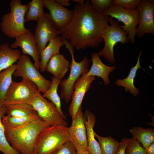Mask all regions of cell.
Masks as SVG:
<instances>
[{
    "label": "cell",
    "mask_w": 154,
    "mask_h": 154,
    "mask_svg": "<svg viewBox=\"0 0 154 154\" xmlns=\"http://www.w3.org/2000/svg\"><path fill=\"white\" fill-rule=\"evenodd\" d=\"M12 48L20 47L23 54H28L32 57L36 68L39 69L40 56L35 41L34 34L30 30L28 32L15 38V40L10 45Z\"/></svg>",
    "instance_id": "obj_16"
},
{
    "label": "cell",
    "mask_w": 154,
    "mask_h": 154,
    "mask_svg": "<svg viewBox=\"0 0 154 154\" xmlns=\"http://www.w3.org/2000/svg\"><path fill=\"white\" fill-rule=\"evenodd\" d=\"M1 34L0 33V46L1 45Z\"/></svg>",
    "instance_id": "obj_40"
},
{
    "label": "cell",
    "mask_w": 154,
    "mask_h": 154,
    "mask_svg": "<svg viewBox=\"0 0 154 154\" xmlns=\"http://www.w3.org/2000/svg\"><path fill=\"white\" fill-rule=\"evenodd\" d=\"M140 0H114L113 5H118L128 9H136Z\"/></svg>",
    "instance_id": "obj_34"
},
{
    "label": "cell",
    "mask_w": 154,
    "mask_h": 154,
    "mask_svg": "<svg viewBox=\"0 0 154 154\" xmlns=\"http://www.w3.org/2000/svg\"><path fill=\"white\" fill-rule=\"evenodd\" d=\"M133 137L141 143L146 148L154 142V130L153 128L144 129L142 127H135L129 129Z\"/></svg>",
    "instance_id": "obj_23"
},
{
    "label": "cell",
    "mask_w": 154,
    "mask_h": 154,
    "mask_svg": "<svg viewBox=\"0 0 154 154\" xmlns=\"http://www.w3.org/2000/svg\"><path fill=\"white\" fill-rule=\"evenodd\" d=\"M93 9L96 12L102 13L112 5L113 0H91L90 1Z\"/></svg>",
    "instance_id": "obj_32"
},
{
    "label": "cell",
    "mask_w": 154,
    "mask_h": 154,
    "mask_svg": "<svg viewBox=\"0 0 154 154\" xmlns=\"http://www.w3.org/2000/svg\"><path fill=\"white\" fill-rule=\"evenodd\" d=\"M142 51L139 52L137 57V62L135 66L131 69L127 76L123 79H118L116 82V84L117 85L124 87L125 91H129L135 97H136L139 94V90L134 86V82L138 69L139 68L143 69L141 66L140 64V58L142 54Z\"/></svg>",
    "instance_id": "obj_22"
},
{
    "label": "cell",
    "mask_w": 154,
    "mask_h": 154,
    "mask_svg": "<svg viewBox=\"0 0 154 154\" xmlns=\"http://www.w3.org/2000/svg\"><path fill=\"white\" fill-rule=\"evenodd\" d=\"M9 6L10 11L2 17L0 27L6 36L15 38L30 31L25 26L27 5L22 4L21 0H12Z\"/></svg>",
    "instance_id": "obj_4"
},
{
    "label": "cell",
    "mask_w": 154,
    "mask_h": 154,
    "mask_svg": "<svg viewBox=\"0 0 154 154\" xmlns=\"http://www.w3.org/2000/svg\"><path fill=\"white\" fill-rule=\"evenodd\" d=\"M40 53L39 69L41 72L46 71L47 65L50 59L54 55L59 53L60 48L64 45V39L58 36L51 40Z\"/></svg>",
    "instance_id": "obj_19"
},
{
    "label": "cell",
    "mask_w": 154,
    "mask_h": 154,
    "mask_svg": "<svg viewBox=\"0 0 154 154\" xmlns=\"http://www.w3.org/2000/svg\"><path fill=\"white\" fill-rule=\"evenodd\" d=\"M131 140V138L124 137L122 138L115 154H125L126 147Z\"/></svg>",
    "instance_id": "obj_35"
},
{
    "label": "cell",
    "mask_w": 154,
    "mask_h": 154,
    "mask_svg": "<svg viewBox=\"0 0 154 154\" xmlns=\"http://www.w3.org/2000/svg\"><path fill=\"white\" fill-rule=\"evenodd\" d=\"M136 9L139 14L136 35L141 38L146 33L154 34V3L151 0H140Z\"/></svg>",
    "instance_id": "obj_12"
},
{
    "label": "cell",
    "mask_w": 154,
    "mask_h": 154,
    "mask_svg": "<svg viewBox=\"0 0 154 154\" xmlns=\"http://www.w3.org/2000/svg\"><path fill=\"white\" fill-rule=\"evenodd\" d=\"M39 117L35 111L28 115L20 117H13L7 115L4 116L2 118V121L3 124L17 128L24 126Z\"/></svg>",
    "instance_id": "obj_27"
},
{
    "label": "cell",
    "mask_w": 154,
    "mask_h": 154,
    "mask_svg": "<svg viewBox=\"0 0 154 154\" xmlns=\"http://www.w3.org/2000/svg\"><path fill=\"white\" fill-rule=\"evenodd\" d=\"M77 153L78 154H91L87 149L80 151L77 152Z\"/></svg>",
    "instance_id": "obj_38"
},
{
    "label": "cell",
    "mask_w": 154,
    "mask_h": 154,
    "mask_svg": "<svg viewBox=\"0 0 154 154\" xmlns=\"http://www.w3.org/2000/svg\"><path fill=\"white\" fill-rule=\"evenodd\" d=\"M34 36L38 50L40 54L47 43L59 35L48 13H44L37 21Z\"/></svg>",
    "instance_id": "obj_11"
},
{
    "label": "cell",
    "mask_w": 154,
    "mask_h": 154,
    "mask_svg": "<svg viewBox=\"0 0 154 154\" xmlns=\"http://www.w3.org/2000/svg\"><path fill=\"white\" fill-rule=\"evenodd\" d=\"M3 124L7 141L20 154H33L39 134L44 128L51 125L40 117L19 127Z\"/></svg>",
    "instance_id": "obj_2"
},
{
    "label": "cell",
    "mask_w": 154,
    "mask_h": 154,
    "mask_svg": "<svg viewBox=\"0 0 154 154\" xmlns=\"http://www.w3.org/2000/svg\"><path fill=\"white\" fill-rule=\"evenodd\" d=\"M44 7L48 10L51 18L57 29L64 28L71 19L73 10L61 5L54 0H43Z\"/></svg>",
    "instance_id": "obj_15"
},
{
    "label": "cell",
    "mask_w": 154,
    "mask_h": 154,
    "mask_svg": "<svg viewBox=\"0 0 154 154\" xmlns=\"http://www.w3.org/2000/svg\"><path fill=\"white\" fill-rule=\"evenodd\" d=\"M6 113V107L0 106V151L4 154H20L13 149L7 141L2 118Z\"/></svg>",
    "instance_id": "obj_28"
},
{
    "label": "cell",
    "mask_w": 154,
    "mask_h": 154,
    "mask_svg": "<svg viewBox=\"0 0 154 154\" xmlns=\"http://www.w3.org/2000/svg\"><path fill=\"white\" fill-rule=\"evenodd\" d=\"M92 64L88 72L85 75L88 76H97L101 78L104 84L107 85L110 83L109 74L116 68L113 66H109L104 64L100 59L98 53L93 52L91 54Z\"/></svg>",
    "instance_id": "obj_17"
},
{
    "label": "cell",
    "mask_w": 154,
    "mask_h": 154,
    "mask_svg": "<svg viewBox=\"0 0 154 154\" xmlns=\"http://www.w3.org/2000/svg\"><path fill=\"white\" fill-rule=\"evenodd\" d=\"M61 80L52 77L50 86L48 90L42 95L43 97L47 98L53 103L59 112L66 119V116L62 110L60 98L57 93L58 87Z\"/></svg>",
    "instance_id": "obj_25"
},
{
    "label": "cell",
    "mask_w": 154,
    "mask_h": 154,
    "mask_svg": "<svg viewBox=\"0 0 154 154\" xmlns=\"http://www.w3.org/2000/svg\"><path fill=\"white\" fill-rule=\"evenodd\" d=\"M110 25L108 24L106 25L102 33L104 46L98 54L110 63L114 64L115 59L114 50L115 45L118 42L126 44L130 41L127 33L121 28L119 22L110 17Z\"/></svg>",
    "instance_id": "obj_5"
},
{
    "label": "cell",
    "mask_w": 154,
    "mask_h": 154,
    "mask_svg": "<svg viewBox=\"0 0 154 154\" xmlns=\"http://www.w3.org/2000/svg\"><path fill=\"white\" fill-rule=\"evenodd\" d=\"M73 1L77 3L78 4H82L85 2L84 0H73Z\"/></svg>",
    "instance_id": "obj_39"
},
{
    "label": "cell",
    "mask_w": 154,
    "mask_h": 154,
    "mask_svg": "<svg viewBox=\"0 0 154 154\" xmlns=\"http://www.w3.org/2000/svg\"><path fill=\"white\" fill-rule=\"evenodd\" d=\"M95 79V76H88L83 74L75 83L71 102L68 109L72 119L75 118L78 110L82 106L85 95L89 90L91 83Z\"/></svg>",
    "instance_id": "obj_14"
},
{
    "label": "cell",
    "mask_w": 154,
    "mask_h": 154,
    "mask_svg": "<svg viewBox=\"0 0 154 154\" xmlns=\"http://www.w3.org/2000/svg\"><path fill=\"white\" fill-rule=\"evenodd\" d=\"M16 64H14L0 72V106L2 105L7 91L13 80L12 77L16 70Z\"/></svg>",
    "instance_id": "obj_24"
},
{
    "label": "cell",
    "mask_w": 154,
    "mask_h": 154,
    "mask_svg": "<svg viewBox=\"0 0 154 154\" xmlns=\"http://www.w3.org/2000/svg\"><path fill=\"white\" fill-rule=\"evenodd\" d=\"M70 141L67 126L51 125L39 134L33 154H52L62 145Z\"/></svg>",
    "instance_id": "obj_3"
},
{
    "label": "cell",
    "mask_w": 154,
    "mask_h": 154,
    "mask_svg": "<svg viewBox=\"0 0 154 154\" xmlns=\"http://www.w3.org/2000/svg\"><path fill=\"white\" fill-rule=\"evenodd\" d=\"M94 133L98 140L101 154H115L119 143L111 136L103 137L95 131Z\"/></svg>",
    "instance_id": "obj_29"
},
{
    "label": "cell",
    "mask_w": 154,
    "mask_h": 154,
    "mask_svg": "<svg viewBox=\"0 0 154 154\" xmlns=\"http://www.w3.org/2000/svg\"><path fill=\"white\" fill-rule=\"evenodd\" d=\"M39 117L50 125L67 126L68 123L55 105L43 97L38 91L30 103Z\"/></svg>",
    "instance_id": "obj_10"
},
{
    "label": "cell",
    "mask_w": 154,
    "mask_h": 154,
    "mask_svg": "<svg viewBox=\"0 0 154 154\" xmlns=\"http://www.w3.org/2000/svg\"><path fill=\"white\" fill-rule=\"evenodd\" d=\"M52 154H78L72 142L67 141L62 145Z\"/></svg>",
    "instance_id": "obj_33"
},
{
    "label": "cell",
    "mask_w": 154,
    "mask_h": 154,
    "mask_svg": "<svg viewBox=\"0 0 154 154\" xmlns=\"http://www.w3.org/2000/svg\"><path fill=\"white\" fill-rule=\"evenodd\" d=\"M39 91L36 85L31 81L22 79L17 82L13 81L2 106L30 103Z\"/></svg>",
    "instance_id": "obj_6"
},
{
    "label": "cell",
    "mask_w": 154,
    "mask_h": 154,
    "mask_svg": "<svg viewBox=\"0 0 154 154\" xmlns=\"http://www.w3.org/2000/svg\"><path fill=\"white\" fill-rule=\"evenodd\" d=\"M143 148L147 154H154V142L147 148Z\"/></svg>",
    "instance_id": "obj_36"
},
{
    "label": "cell",
    "mask_w": 154,
    "mask_h": 154,
    "mask_svg": "<svg viewBox=\"0 0 154 154\" xmlns=\"http://www.w3.org/2000/svg\"><path fill=\"white\" fill-rule=\"evenodd\" d=\"M21 54L20 50L12 48L7 43L0 46V72L17 62Z\"/></svg>",
    "instance_id": "obj_21"
},
{
    "label": "cell",
    "mask_w": 154,
    "mask_h": 154,
    "mask_svg": "<svg viewBox=\"0 0 154 154\" xmlns=\"http://www.w3.org/2000/svg\"><path fill=\"white\" fill-rule=\"evenodd\" d=\"M70 63L64 56L60 53L53 56L49 61L46 71L53 77L61 80L69 70Z\"/></svg>",
    "instance_id": "obj_20"
},
{
    "label": "cell",
    "mask_w": 154,
    "mask_h": 154,
    "mask_svg": "<svg viewBox=\"0 0 154 154\" xmlns=\"http://www.w3.org/2000/svg\"><path fill=\"white\" fill-rule=\"evenodd\" d=\"M17 64L13 75L28 80L34 83L38 90L45 93L51 86L52 81L45 78L40 73L27 55L21 54Z\"/></svg>",
    "instance_id": "obj_8"
},
{
    "label": "cell",
    "mask_w": 154,
    "mask_h": 154,
    "mask_svg": "<svg viewBox=\"0 0 154 154\" xmlns=\"http://www.w3.org/2000/svg\"><path fill=\"white\" fill-rule=\"evenodd\" d=\"M104 15L110 16L117 21L122 22L124 25L121 28L128 34V37L132 44L134 43L136 33V27L138 24L139 14L136 9H125L118 5H112L102 13Z\"/></svg>",
    "instance_id": "obj_7"
},
{
    "label": "cell",
    "mask_w": 154,
    "mask_h": 154,
    "mask_svg": "<svg viewBox=\"0 0 154 154\" xmlns=\"http://www.w3.org/2000/svg\"><path fill=\"white\" fill-rule=\"evenodd\" d=\"M72 60L70 64V72L68 78L61 80L59 85L61 88L60 97L66 103L71 100L74 91V85L81 75L87 73L89 70L90 61L86 55L79 62H76L74 58V52H70Z\"/></svg>",
    "instance_id": "obj_9"
},
{
    "label": "cell",
    "mask_w": 154,
    "mask_h": 154,
    "mask_svg": "<svg viewBox=\"0 0 154 154\" xmlns=\"http://www.w3.org/2000/svg\"><path fill=\"white\" fill-rule=\"evenodd\" d=\"M5 107L7 115L13 117H22L35 111L31 104H15Z\"/></svg>",
    "instance_id": "obj_30"
},
{
    "label": "cell",
    "mask_w": 154,
    "mask_h": 154,
    "mask_svg": "<svg viewBox=\"0 0 154 154\" xmlns=\"http://www.w3.org/2000/svg\"><path fill=\"white\" fill-rule=\"evenodd\" d=\"M125 154H147L143 148L140 146L139 142L133 137L127 145L125 149Z\"/></svg>",
    "instance_id": "obj_31"
},
{
    "label": "cell",
    "mask_w": 154,
    "mask_h": 154,
    "mask_svg": "<svg viewBox=\"0 0 154 154\" xmlns=\"http://www.w3.org/2000/svg\"><path fill=\"white\" fill-rule=\"evenodd\" d=\"M55 1L61 5L64 6H68L70 5L69 0H54Z\"/></svg>",
    "instance_id": "obj_37"
},
{
    "label": "cell",
    "mask_w": 154,
    "mask_h": 154,
    "mask_svg": "<svg viewBox=\"0 0 154 154\" xmlns=\"http://www.w3.org/2000/svg\"><path fill=\"white\" fill-rule=\"evenodd\" d=\"M71 19L59 35L77 50L98 47L103 41V31L110 17L96 11L89 1L75 6Z\"/></svg>",
    "instance_id": "obj_1"
},
{
    "label": "cell",
    "mask_w": 154,
    "mask_h": 154,
    "mask_svg": "<svg viewBox=\"0 0 154 154\" xmlns=\"http://www.w3.org/2000/svg\"><path fill=\"white\" fill-rule=\"evenodd\" d=\"M68 130L70 138V141L77 152L87 149L86 130L82 106L78 110L75 118L72 119L71 126L68 127Z\"/></svg>",
    "instance_id": "obj_13"
},
{
    "label": "cell",
    "mask_w": 154,
    "mask_h": 154,
    "mask_svg": "<svg viewBox=\"0 0 154 154\" xmlns=\"http://www.w3.org/2000/svg\"><path fill=\"white\" fill-rule=\"evenodd\" d=\"M27 5L28 8L25 16V22L37 21L44 13L43 0H33Z\"/></svg>",
    "instance_id": "obj_26"
},
{
    "label": "cell",
    "mask_w": 154,
    "mask_h": 154,
    "mask_svg": "<svg viewBox=\"0 0 154 154\" xmlns=\"http://www.w3.org/2000/svg\"><path fill=\"white\" fill-rule=\"evenodd\" d=\"M84 118L86 130L87 149L91 154H101L98 142L95 138L93 129L96 121V117L93 113L86 110L84 114Z\"/></svg>",
    "instance_id": "obj_18"
}]
</instances>
